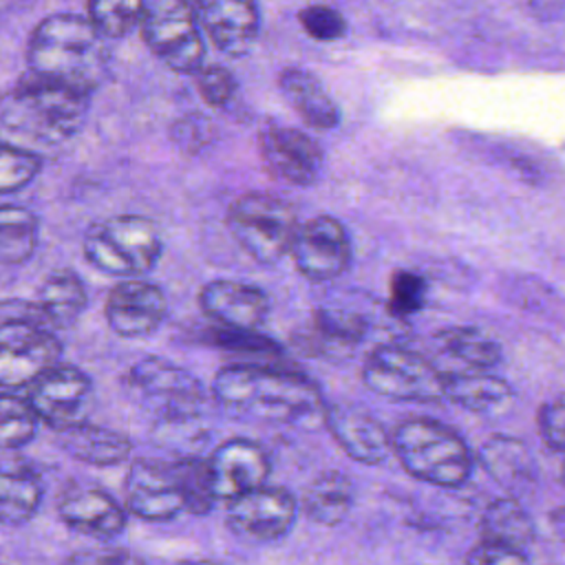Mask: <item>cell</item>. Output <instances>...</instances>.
<instances>
[{
    "instance_id": "14",
    "label": "cell",
    "mask_w": 565,
    "mask_h": 565,
    "mask_svg": "<svg viewBox=\"0 0 565 565\" xmlns=\"http://www.w3.org/2000/svg\"><path fill=\"white\" fill-rule=\"evenodd\" d=\"M128 512L148 521L163 523L185 512V499L174 461L135 459L124 479Z\"/></svg>"
},
{
    "instance_id": "7",
    "label": "cell",
    "mask_w": 565,
    "mask_h": 565,
    "mask_svg": "<svg viewBox=\"0 0 565 565\" xmlns=\"http://www.w3.org/2000/svg\"><path fill=\"white\" fill-rule=\"evenodd\" d=\"M225 223L238 247L258 265L282 260L300 225L296 207L267 192H247L234 199Z\"/></svg>"
},
{
    "instance_id": "30",
    "label": "cell",
    "mask_w": 565,
    "mask_h": 565,
    "mask_svg": "<svg viewBox=\"0 0 565 565\" xmlns=\"http://www.w3.org/2000/svg\"><path fill=\"white\" fill-rule=\"evenodd\" d=\"M479 541L505 545L527 552L534 541V521L516 497H499L490 501L479 519Z\"/></svg>"
},
{
    "instance_id": "36",
    "label": "cell",
    "mask_w": 565,
    "mask_h": 565,
    "mask_svg": "<svg viewBox=\"0 0 565 565\" xmlns=\"http://www.w3.org/2000/svg\"><path fill=\"white\" fill-rule=\"evenodd\" d=\"M40 170L42 159L35 152L0 141V194L22 190L40 174Z\"/></svg>"
},
{
    "instance_id": "11",
    "label": "cell",
    "mask_w": 565,
    "mask_h": 565,
    "mask_svg": "<svg viewBox=\"0 0 565 565\" xmlns=\"http://www.w3.org/2000/svg\"><path fill=\"white\" fill-rule=\"evenodd\" d=\"M62 358L60 338L44 324L15 318L0 322V386L24 388Z\"/></svg>"
},
{
    "instance_id": "19",
    "label": "cell",
    "mask_w": 565,
    "mask_h": 565,
    "mask_svg": "<svg viewBox=\"0 0 565 565\" xmlns=\"http://www.w3.org/2000/svg\"><path fill=\"white\" fill-rule=\"evenodd\" d=\"M322 426L358 463L382 466L393 455L391 430L369 411L353 404H327Z\"/></svg>"
},
{
    "instance_id": "33",
    "label": "cell",
    "mask_w": 565,
    "mask_h": 565,
    "mask_svg": "<svg viewBox=\"0 0 565 565\" xmlns=\"http://www.w3.org/2000/svg\"><path fill=\"white\" fill-rule=\"evenodd\" d=\"M181 479V490L185 499V512L188 514H207L214 505V494L210 488L207 477V463L201 455H183L172 459Z\"/></svg>"
},
{
    "instance_id": "2",
    "label": "cell",
    "mask_w": 565,
    "mask_h": 565,
    "mask_svg": "<svg viewBox=\"0 0 565 565\" xmlns=\"http://www.w3.org/2000/svg\"><path fill=\"white\" fill-rule=\"evenodd\" d=\"M26 62L33 75L90 95L106 77V38L84 15L55 13L31 33Z\"/></svg>"
},
{
    "instance_id": "27",
    "label": "cell",
    "mask_w": 565,
    "mask_h": 565,
    "mask_svg": "<svg viewBox=\"0 0 565 565\" xmlns=\"http://www.w3.org/2000/svg\"><path fill=\"white\" fill-rule=\"evenodd\" d=\"M278 84L287 102L294 106V110L318 130H331L340 124V108L331 99V95L322 88L316 75H311L305 68H282L278 75Z\"/></svg>"
},
{
    "instance_id": "25",
    "label": "cell",
    "mask_w": 565,
    "mask_h": 565,
    "mask_svg": "<svg viewBox=\"0 0 565 565\" xmlns=\"http://www.w3.org/2000/svg\"><path fill=\"white\" fill-rule=\"evenodd\" d=\"M42 475L22 459L0 461V525L29 523L42 503Z\"/></svg>"
},
{
    "instance_id": "35",
    "label": "cell",
    "mask_w": 565,
    "mask_h": 565,
    "mask_svg": "<svg viewBox=\"0 0 565 565\" xmlns=\"http://www.w3.org/2000/svg\"><path fill=\"white\" fill-rule=\"evenodd\" d=\"M426 305V280L422 274L411 269L393 271L388 280L386 311L393 320H408L419 313Z\"/></svg>"
},
{
    "instance_id": "29",
    "label": "cell",
    "mask_w": 565,
    "mask_h": 565,
    "mask_svg": "<svg viewBox=\"0 0 565 565\" xmlns=\"http://www.w3.org/2000/svg\"><path fill=\"white\" fill-rule=\"evenodd\" d=\"M479 466L503 488L516 492L534 479V459L527 446L508 435H492L477 452Z\"/></svg>"
},
{
    "instance_id": "17",
    "label": "cell",
    "mask_w": 565,
    "mask_h": 565,
    "mask_svg": "<svg viewBox=\"0 0 565 565\" xmlns=\"http://www.w3.org/2000/svg\"><path fill=\"white\" fill-rule=\"evenodd\" d=\"M258 150L267 172L289 185H313L322 170V148L298 128L267 124L258 132Z\"/></svg>"
},
{
    "instance_id": "5",
    "label": "cell",
    "mask_w": 565,
    "mask_h": 565,
    "mask_svg": "<svg viewBox=\"0 0 565 565\" xmlns=\"http://www.w3.org/2000/svg\"><path fill=\"white\" fill-rule=\"evenodd\" d=\"M130 399L154 419V426H170L203 419L207 391L194 373L157 355L137 360L126 373Z\"/></svg>"
},
{
    "instance_id": "16",
    "label": "cell",
    "mask_w": 565,
    "mask_h": 565,
    "mask_svg": "<svg viewBox=\"0 0 565 565\" xmlns=\"http://www.w3.org/2000/svg\"><path fill=\"white\" fill-rule=\"evenodd\" d=\"M104 318L121 338H146L168 318L166 291L146 278H121L106 296Z\"/></svg>"
},
{
    "instance_id": "34",
    "label": "cell",
    "mask_w": 565,
    "mask_h": 565,
    "mask_svg": "<svg viewBox=\"0 0 565 565\" xmlns=\"http://www.w3.org/2000/svg\"><path fill=\"white\" fill-rule=\"evenodd\" d=\"M146 0H88V20L104 38H121L139 24Z\"/></svg>"
},
{
    "instance_id": "40",
    "label": "cell",
    "mask_w": 565,
    "mask_h": 565,
    "mask_svg": "<svg viewBox=\"0 0 565 565\" xmlns=\"http://www.w3.org/2000/svg\"><path fill=\"white\" fill-rule=\"evenodd\" d=\"M62 565H146L143 558L128 547H84L66 556Z\"/></svg>"
},
{
    "instance_id": "22",
    "label": "cell",
    "mask_w": 565,
    "mask_h": 565,
    "mask_svg": "<svg viewBox=\"0 0 565 565\" xmlns=\"http://www.w3.org/2000/svg\"><path fill=\"white\" fill-rule=\"evenodd\" d=\"M430 360L439 373L492 371L503 360L501 344L486 331L470 324L439 329L430 338Z\"/></svg>"
},
{
    "instance_id": "37",
    "label": "cell",
    "mask_w": 565,
    "mask_h": 565,
    "mask_svg": "<svg viewBox=\"0 0 565 565\" xmlns=\"http://www.w3.org/2000/svg\"><path fill=\"white\" fill-rule=\"evenodd\" d=\"M305 33L320 42L340 40L347 33V22L340 11L327 4H309L298 13Z\"/></svg>"
},
{
    "instance_id": "9",
    "label": "cell",
    "mask_w": 565,
    "mask_h": 565,
    "mask_svg": "<svg viewBox=\"0 0 565 565\" xmlns=\"http://www.w3.org/2000/svg\"><path fill=\"white\" fill-rule=\"evenodd\" d=\"M146 46L172 71L196 73L205 44L192 4L185 0H146L139 18Z\"/></svg>"
},
{
    "instance_id": "3",
    "label": "cell",
    "mask_w": 565,
    "mask_h": 565,
    "mask_svg": "<svg viewBox=\"0 0 565 565\" xmlns=\"http://www.w3.org/2000/svg\"><path fill=\"white\" fill-rule=\"evenodd\" d=\"M393 457L415 481L435 488H461L475 468L466 439L433 417H406L391 430Z\"/></svg>"
},
{
    "instance_id": "20",
    "label": "cell",
    "mask_w": 565,
    "mask_h": 565,
    "mask_svg": "<svg viewBox=\"0 0 565 565\" xmlns=\"http://www.w3.org/2000/svg\"><path fill=\"white\" fill-rule=\"evenodd\" d=\"M192 11L201 33L232 57L245 55L258 35L256 0H194Z\"/></svg>"
},
{
    "instance_id": "21",
    "label": "cell",
    "mask_w": 565,
    "mask_h": 565,
    "mask_svg": "<svg viewBox=\"0 0 565 565\" xmlns=\"http://www.w3.org/2000/svg\"><path fill=\"white\" fill-rule=\"evenodd\" d=\"M57 516L68 530L97 541H110L128 525L124 505L99 488L68 490L57 501Z\"/></svg>"
},
{
    "instance_id": "28",
    "label": "cell",
    "mask_w": 565,
    "mask_h": 565,
    "mask_svg": "<svg viewBox=\"0 0 565 565\" xmlns=\"http://www.w3.org/2000/svg\"><path fill=\"white\" fill-rule=\"evenodd\" d=\"M353 481L340 470L318 472L298 501L300 510L311 523L333 527L342 523L353 508Z\"/></svg>"
},
{
    "instance_id": "31",
    "label": "cell",
    "mask_w": 565,
    "mask_h": 565,
    "mask_svg": "<svg viewBox=\"0 0 565 565\" xmlns=\"http://www.w3.org/2000/svg\"><path fill=\"white\" fill-rule=\"evenodd\" d=\"M40 221L22 205H0V263L22 265L38 247Z\"/></svg>"
},
{
    "instance_id": "26",
    "label": "cell",
    "mask_w": 565,
    "mask_h": 565,
    "mask_svg": "<svg viewBox=\"0 0 565 565\" xmlns=\"http://www.w3.org/2000/svg\"><path fill=\"white\" fill-rule=\"evenodd\" d=\"M88 305L84 280L73 269H53L35 291L33 309L53 329H71Z\"/></svg>"
},
{
    "instance_id": "6",
    "label": "cell",
    "mask_w": 565,
    "mask_h": 565,
    "mask_svg": "<svg viewBox=\"0 0 565 565\" xmlns=\"http://www.w3.org/2000/svg\"><path fill=\"white\" fill-rule=\"evenodd\" d=\"M82 252L106 276L139 278L159 263L163 238L154 221L141 214H117L88 225Z\"/></svg>"
},
{
    "instance_id": "12",
    "label": "cell",
    "mask_w": 565,
    "mask_h": 565,
    "mask_svg": "<svg viewBox=\"0 0 565 565\" xmlns=\"http://www.w3.org/2000/svg\"><path fill=\"white\" fill-rule=\"evenodd\" d=\"M289 256L302 278L329 282L349 269L353 245L347 227L335 216L318 214L298 225Z\"/></svg>"
},
{
    "instance_id": "41",
    "label": "cell",
    "mask_w": 565,
    "mask_h": 565,
    "mask_svg": "<svg viewBox=\"0 0 565 565\" xmlns=\"http://www.w3.org/2000/svg\"><path fill=\"white\" fill-rule=\"evenodd\" d=\"M466 565H530L527 554L497 543L479 541L466 556Z\"/></svg>"
},
{
    "instance_id": "38",
    "label": "cell",
    "mask_w": 565,
    "mask_h": 565,
    "mask_svg": "<svg viewBox=\"0 0 565 565\" xmlns=\"http://www.w3.org/2000/svg\"><path fill=\"white\" fill-rule=\"evenodd\" d=\"M196 88L207 106L223 108L236 95V79L225 66H201L196 71Z\"/></svg>"
},
{
    "instance_id": "42",
    "label": "cell",
    "mask_w": 565,
    "mask_h": 565,
    "mask_svg": "<svg viewBox=\"0 0 565 565\" xmlns=\"http://www.w3.org/2000/svg\"><path fill=\"white\" fill-rule=\"evenodd\" d=\"M172 139L179 148L188 152H196L201 146L210 141V121L201 115H190L185 119H179L172 128Z\"/></svg>"
},
{
    "instance_id": "43",
    "label": "cell",
    "mask_w": 565,
    "mask_h": 565,
    "mask_svg": "<svg viewBox=\"0 0 565 565\" xmlns=\"http://www.w3.org/2000/svg\"><path fill=\"white\" fill-rule=\"evenodd\" d=\"M174 565H218L210 558H183V561H177Z\"/></svg>"
},
{
    "instance_id": "24",
    "label": "cell",
    "mask_w": 565,
    "mask_h": 565,
    "mask_svg": "<svg viewBox=\"0 0 565 565\" xmlns=\"http://www.w3.org/2000/svg\"><path fill=\"white\" fill-rule=\"evenodd\" d=\"M441 380L444 399L475 415L503 413L514 399L512 384L492 371H452L441 373Z\"/></svg>"
},
{
    "instance_id": "1",
    "label": "cell",
    "mask_w": 565,
    "mask_h": 565,
    "mask_svg": "<svg viewBox=\"0 0 565 565\" xmlns=\"http://www.w3.org/2000/svg\"><path fill=\"white\" fill-rule=\"evenodd\" d=\"M212 397L232 417L300 428L322 426L327 402L318 384L300 371L238 362L214 373Z\"/></svg>"
},
{
    "instance_id": "8",
    "label": "cell",
    "mask_w": 565,
    "mask_h": 565,
    "mask_svg": "<svg viewBox=\"0 0 565 565\" xmlns=\"http://www.w3.org/2000/svg\"><path fill=\"white\" fill-rule=\"evenodd\" d=\"M362 384L391 402H439L444 380L435 362L404 344L384 342L373 347L362 364Z\"/></svg>"
},
{
    "instance_id": "10",
    "label": "cell",
    "mask_w": 565,
    "mask_h": 565,
    "mask_svg": "<svg viewBox=\"0 0 565 565\" xmlns=\"http://www.w3.org/2000/svg\"><path fill=\"white\" fill-rule=\"evenodd\" d=\"M298 499L282 486H258L225 501L227 527L254 543L285 539L298 521Z\"/></svg>"
},
{
    "instance_id": "13",
    "label": "cell",
    "mask_w": 565,
    "mask_h": 565,
    "mask_svg": "<svg viewBox=\"0 0 565 565\" xmlns=\"http://www.w3.org/2000/svg\"><path fill=\"white\" fill-rule=\"evenodd\" d=\"M26 402L38 422L53 430L84 419L88 399L93 395V380L73 364L55 362L33 377L26 386Z\"/></svg>"
},
{
    "instance_id": "18",
    "label": "cell",
    "mask_w": 565,
    "mask_h": 565,
    "mask_svg": "<svg viewBox=\"0 0 565 565\" xmlns=\"http://www.w3.org/2000/svg\"><path fill=\"white\" fill-rule=\"evenodd\" d=\"M199 307L216 327L258 331L269 316L271 302L267 291L258 285L216 278L201 287Z\"/></svg>"
},
{
    "instance_id": "32",
    "label": "cell",
    "mask_w": 565,
    "mask_h": 565,
    "mask_svg": "<svg viewBox=\"0 0 565 565\" xmlns=\"http://www.w3.org/2000/svg\"><path fill=\"white\" fill-rule=\"evenodd\" d=\"M38 433V417L24 395L0 391V450H18Z\"/></svg>"
},
{
    "instance_id": "15",
    "label": "cell",
    "mask_w": 565,
    "mask_h": 565,
    "mask_svg": "<svg viewBox=\"0 0 565 565\" xmlns=\"http://www.w3.org/2000/svg\"><path fill=\"white\" fill-rule=\"evenodd\" d=\"M205 463L216 501H230L267 483L271 472V461L265 446L247 437H232L216 444L210 457H205Z\"/></svg>"
},
{
    "instance_id": "39",
    "label": "cell",
    "mask_w": 565,
    "mask_h": 565,
    "mask_svg": "<svg viewBox=\"0 0 565 565\" xmlns=\"http://www.w3.org/2000/svg\"><path fill=\"white\" fill-rule=\"evenodd\" d=\"M563 417H565V408H563V397L561 395H556L554 399L543 402L536 411L539 437L545 444V448L552 450L554 455H561L563 448H565Z\"/></svg>"
},
{
    "instance_id": "4",
    "label": "cell",
    "mask_w": 565,
    "mask_h": 565,
    "mask_svg": "<svg viewBox=\"0 0 565 565\" xmlns=\"http://www.w3.org/2000/svg\"><path fill=\"white\" fill-rule=\"evenodd\" d=\"M88 93L44 79L31 71L15 84L7 106L4 121L9 128L46 141L73 137L88 113Z\"/></svg>"
},
{
    "instance_id": "23",
    "label": "cell",
    "mask_w": 565,
    "mask_h": 565,
    "mask_svg": "<svg viewBox=\"0 0 565 565\" xmlns=\"http://www.w3.org/2000/svg\"><path fill=\"white\" fill-rule=\"evenodd\" d=\"M55 441L68 457L97 468L119 466L132 452V439L126 433L86 419L55 430Z\"/></svg>"
}]
</instances>
